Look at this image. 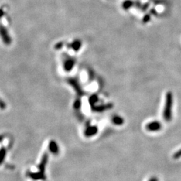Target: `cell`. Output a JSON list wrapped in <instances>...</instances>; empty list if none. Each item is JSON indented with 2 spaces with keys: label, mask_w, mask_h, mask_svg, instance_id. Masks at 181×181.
I'll return each instance as SVG.
<instances>
[{
  "label": "cell",
  "mask_w": 181,
  "mask_h": 181,
  "mask_svg": "<svg viewBox=\"0 0 181 181\" xmlns=\"http://www.w3.org/2000/svg\"><path fill=\"white\" fill-rule=\"evenodd\" d=\"M173 104V97L172 93L168 92L166 95L165 105L163 111V117L166 121H170L172 119V107Z\"/></svg>",
  "instance_id": "1"
},
{
  "label": "cell",
  "mask_w": 181,
  "mask_h": 181,
  "mask_svg": "<svg viewBox=\"0 0 181 181\" xmlns=\"http://www.w3.org/2000/svg\"><path fill=\"white\" fill-rule=\"evenodd\" d=\"M146 128L148 131H157L161 130L162 128V125L159 121H154L148 123L146 125Z\"/></svg>",
  "instance_id": "2"
},
{
  "label": "cell",
  "mask_w": 181,
  "mask_h": 181,
  "mask_svg": "<svg viewBox=\"0 0 181 181\" xmlns=\"http://www.w3.org/2000/svg\"><path fill=\"white\" fill-rule=\"evenodd\" d=\"M97 128L96 126H89L86 129L85 131V135L87 137L92 136L93 135H95L97 133Z\"/></svg>",
  "instance_id": "3"
},
{
  "label": "cell",
  "mask_w": 181,
  "mask_h": 181,
  "mask_svg": "<svg viewBox=\"0 0 181 181\" xmlns=\"http://www.w3.org/2000/svg\"><path fill=\"white\" fill-rule=\"evenodd\" d=\"M112 122L113 124L117 125H121L124 124V120L121 117H119V116H115L112 118Z\"/></svg>",
  "instance_id": "4"
},
{
  "label": "cell",
  "mask_w": 181,
  "mask_h": 181,
  "mask_svg": "<svg viewBox=\"0 0 181 181\" xmlns=\"http://www.w3.org/2000/svg\"><path fill=\"white\" fill-rule=\"evenodd\" d=\"M181 157V149L179 150L178 152L174 154V158H179Z\"/></svg>",
  "instance_id": "5"
},
{
  "label": "cell",
  "mask_w": 181,
  "mask_h": 181,
  "mask_svg": "<svg viewBox=\"0 0 181 181\" xmlns=\"http://www.w3.org/2000/svg\"><path fill=\"white\" fill-rule=\"evenodd\" d=\"M150 181H158V179L156 178H152V179H151L150 180Z\"/></svg>",
  "instance_id": "6"
}]
</instances>
